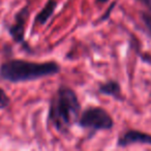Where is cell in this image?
I'll return each mask as SVG.
<instances>
[{
	"label": "cell",
	"mask_w": 151,
	"mask_h": 151,
	"mask_svg": "<svg viewBox=\"0 0 151 151\" xmlns=\"http://www.w3.org/2000/svg\"><path fill=\"white\" fill-rule=\"evenodd\" d=\"M81 104L73 88L60 85L52 95L49 104L48 123L61 134H68L71 126L78 122Z\"/></svg>",
	"instance_id": "6da1fadb"
},
{
	"label": "cell",
	"mask_w": 151,
	"mask_h": 151,
	"mask_svg": "<svg viewBox=\"0 0 151 151\" xmlns=\"http://www.w3.org/2000/svg\"><path fill=\"white\" fill-rule=\"evenodd\" d=\"M60 71V64L55 61L34 62L24 59H9L0 64V78L13 84L40 80Z\"/></svg>",
	"instance_id": "7a4b0ae2"
},
{
	"label": "cell",
	"mask_w": 151,
	"mask_h": 151,
	"mask_svg": "<svg viewBox=\"0 0 151 151\" xmlns=\"http://www.w3.org/2000/svg\"><path fill=\"white\" fill-rule=\"evenodd\" d=\"M77 123L84 129L95 132L112 129L114 119L106 109L97 106H90L81 112Z\"/></svg>",
	"instance_id": "3957f363"
},
{
	"label": "cell",
	"mask_w": 151,
	"mask_h": 151,
	"mask_svg": "<svg viewBox=\"0 0 151 151\" xmlns=\"http://www.w3.org/2000/svg\"><path fill=\"white\" fill-rule=\"evenodd\" d=\"M29 15H30L29 4L22 6L15 14L14 22L12 24H9V28H7V31H9V35L13 38L14 42L18 45H21L25 50H29L30 49L25 40L26 24H27Z\"/></svg>",
	"instance_id": "277c9868"
},
{
	"label": "cell",
	"mask_w": 151,
	"mask_h": 151,
	"mask_svg": "<svg viewBox=\"0 0 151 151\" xmlns=\"http://www.w3.org/2000/svg\"><path fill=\"white\" fill-rule=\"evenodd\" d=\"M134 144L151 145V134L138 129H127L117 139L118 147H127Z\"/></svg>",
	"instance_id": "5b68a950"
},
{
	"label": "cell",
	"mask_w": 151,
	"mask_h": 151,
	"mask_svg": "<svg viewBox=\"0 0 151 151\" xmlns=\"http://www.w3.org/2000/svg\"><path fill=\"white\" fill-rule=\"evenodd\" d=\"M97 90L101 94L108 95V96H111L115 99H118V101L123 99L121 86H120L119 82L115 80H109L104 83H101L99 85Z\"/></svg>",
	"instance_id": "8992f818"
},
{
	"label": "cell",
	"mask_w": 151,
	"mask_h": 151,
	"mask_svg": "<svg viewBox=\"0 0 151 151\" xmlns=\"http://www.w3.org/2000/svg\"><path fill=\"white\" fill-rule=\"evenodd\" d=\"M57 5H58L57 0H48L47 3L45 4V6L38 12L37 15L34 18V25H38V26L46 25L47 22L54 15Z\"/></svg>",
	"instance_id": "52a82bcc"
},
{
	"label": "cell",
	"mask_w": 151,
	"mask_h": 151,
	"mask_svg": "<svg viewBox=\"0 0 151 151\" xmlns=\"http://www.w3.org/2000/svg\"><path fill=\"white\" fill-rule=\"evenodd\" d=\"M141 21L144 24V28L146 33L151 38V12H141Z\"/></svg>",
	"instance_id": "ba28073f"
},
{
	"label": "cell",
	"mask_w": 151,
	"mask_h": 151,
	"mask_svg": "<svg viewBox=\"0 0 151 151\" xmlns=\"http://www.w3.org/2000/svg\"><path fill=\"white\" fill-rule=\"evenodd\" d=\"M9 103H11V99L7 95V93L0 87V110H3L5 108L9 107Z\"/></svg>",
	"instance_id": "9c48e42d"
},
{
	"label": "cell",
	"mask_w": 151,
	"mask_h": 151,
	"mask_svg": "<svg viewBox=\"0 0 151 151\" xmlns=\"http://www.w3.org/2000/svg\"><path fill=\"white\" fill-rule=\"evenodd\" d=\"M139 2H141L148 11L151 12V0H137Z\"/></svg>",
	"instance_id": "30bf717a"
},
{
	"label": "cell",
	"mask_w": 151,
	"mask_h": 151,
	"mask_svg": "<svg viewBox=\"0 0 151 151\" xmlns=\"http://www.w3.org/2000/svg\"><path fill=\"white\" fill-rule=\"evenodd\" d=\"M114 5H115V3H113V4L111 5V6L109 7V9H108V12L105 14V15L103 16V17L101 18V20H99V22H103V21H105V20H107V18L109 17V15H110V13L112 12V9H113V7H114Z\"/></svg>",
	"instance_id": "8fae6325"
},
{
	"label": "cell",
	"mask_w": 151,
	"mask_h": 151,
	"mask_svg": "<svg viewBox=\"0 0 151 151\" xmlns=\"http://www.w3.org/2000/svg\"><path fill=\"white\" fill-rule=\"evenodd\" d=\"M95 2L99 4H105V3L109 2V0H95Z\"/></svg>",
	"instance_id": "7c38bea8"
}]
</instances>
